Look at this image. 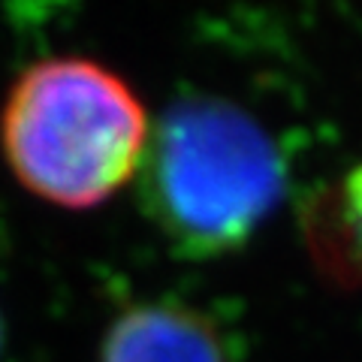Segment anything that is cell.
<instances>
[{
    "label": "cell",
    "instance_id": "6da1fadb",
    "mask_svg": "<svg viewBox=\"0 0 362 362\" xmlns=\"http://www.w3.org/2000/svg\"><path fill=\"white\" fill-rule=\"evenodd\" d=\"M145 214L175 254H233L259 230L281 194L278 145L230 100L181 97L157 121L139 163Z\"/></svg>",
    "mask_w": 362,
    "mask_h": 362
},
{
    "label": "cell",
    "instance_id": "7a4b0ae2",
    "mask_svg": "<svg viewBox=\"0 0 362 362\" xmlns=\"http://www.w3.org/2000/svg\"><path fill=\"white\" fill-rule=\"evenodd\" d=\"M148 145L142 100L106 64L45 58L21 73L0 112V148L28 194L94 209L139 173Z\"/></svg>",
    "mask_w": 362,
    "mask_h": 362
},
{
    "label": "cell",
    "instance_id": "3957f363",
    "mask_svg": "<svg viewBox=\"0 0 362 362\" xmlns=\"http://www.w3.org/2000/svg\"><path fill=\"white\" fill-rule=\"evenodd\" d=\"M230 335L211 314L175 299L124 308L103 335L100 362H235Z\"/></svg>",
    "mask_w": 362,
    "mask_h": 362
},
{
    "label": "cell",
    "instance_id": "277c9868",
    "mask_svg": "<svg viewBox=\"0 0 362 362\" xmlns=\"http://www.w3.org/2000/svg\"><path fill=\"white\" fill-rule=\"evenodd\" d=\"M311 245L338 272H362V163L341 178L326 206L311 214Z\"/></svg>",
    "mask_w": 362,
    "mask_h": 362
},
{
    "label": "cell",
    "instance_id": "5b68a950",
    "mask_svg": "<svg viewBox=\"0 0 362 362\" xmlns=\"http://www.w3.org/2000/svg\"><path fill=\"white\" fill-rule=\"evenodd\" d=\"M70 4L73 0H9V13H13L18 25L33 28V25H49Z\"/></svg>",
    "mask_w": 362,
    "mask_h": 362
},
{
    "label": "cell",
    "instance_id": "8992f818",
    "mask_svg": "<svg viewBox=\"0 0 362 362\" xmlns=\"http://www.w3.org/2000/svg\"><path fill=\"white\" fill-rule=\"evenodd\" d=\"M0 344H4V323H0Z\"/></svg>",
    "mask_w": 362,
    "mask_h": 362
}]
</instances>
